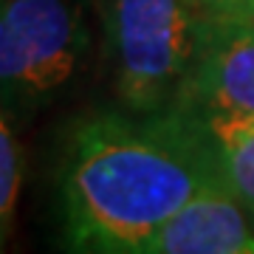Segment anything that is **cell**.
<instances>
[{
  "instance_id": "6da1fadb",
  "label": "cell",
  "mask_w": 254,
  "mask_h": 254,
  "mask_svg": "<svg viewBox=\"0 0 254 254\" xmlns=\"http://www.w3.org/2000/svg\"><path fill=\"white\" fill-rule=\"evenodd\" d=\"M215 178L190 119L96 110L65 138L57 218L65 254H158L167 223Z\"/></svg>"
},
{
  "instance_id": "7a4b0ae2",
  "label": "cell",
  "mask_w": 254,
  "mask_h": 254,
  "mask_svg": "<svg viewBox=\"0 0 254 254\" xmlns=\"http://www.w3.org/2000/svg\"><path fill=\"white\" fill-rule=\"evenodd\" d=\"M105 43L122 105L141 113L170 110L195 51V0H99Z\"/></svg>"
},
{
  "instance_id": "3957f363",
  "label": "cell",
  "mask_w": 254,
  "mask_h": 254,
  "mask_svg": "<svg viewBox=\"0 0 254 254\" xmlns=\"http://www.w3.org/2000/svg\"><path fill=\"white\" fill-rule=\"evenodd\" d=\"M91 51L85 0H0V99L31 110L57 96Z\"/></svg>"
},
{
  "instance_id": "277c9868",
  "label": "cell",
  "mask_w": 254,
  "mask_h": 254,
  "mask_svg": "<svg viewBox=\"0 0 254 254\" xmlns=\"http://www.w3.org/2000/svg\"><path fill=\"white\" fill-rule=\"evenodd\" d=\"M170 110L187 119L254 116V23L200 14L190 71Z\"/></svg>"
},
{
  "instance_id": "5b68a950",
  "label": "cell",
  "mask_w": 254,
  "mask_h": 254,
  "mask_svg": "<svg viewBox=\"0 0 254 254\" xmlns=\"http://www.w3.org/2000/svg\"><path fill=\"white\" fill-rule=\"evenodd\" d=\"M158 254H254V220L212 181L167 223Z\"/></svg>"
},
{
  "instance_id": "8992f818",
  "label": "cell",
  "mask_w": 254,
  "mask_h": 254,
  "mask_svg": "<svg viewBox=\"0 0 254 254\" xmlns=\"http://www.w3.org/2000/svg\"><path fill=\"white\" fill-rule=\"evenodd\" d=\"M190 122L206 147L215 178L254 220V116H218Z\"/></svg>"
},
{
  "instance_id": "52a82bcc",
  "label": "cell",
  "mask_w": 254,
  "mask_h": 254,
  "mask_svg": "<svg viewBox=\"0 0 254 254\" xmlns=\"http://www.w3.org/2000/svg\"><path fill=\"white\" fill-rule=\"evenodd\" d=\"M20 192V153L9 125L0 116V254H6L17 212Z\"/></svg>"
},
{
  "instance_id": "ba28073f",
  "label": "cell",
  "mask_w": 254,
  "mask_h": 254,
  "mask_svg": "<svg viewBox=\"0 0 254 254\" xmlns=\"http://www.w3.org/2000/svg\"><path fill=\"white\" fill-rule=\"evenodd\" d=\"M203 17H223V20H243L254 23V0H195Z\"/></svg>"
}]
</instances>
